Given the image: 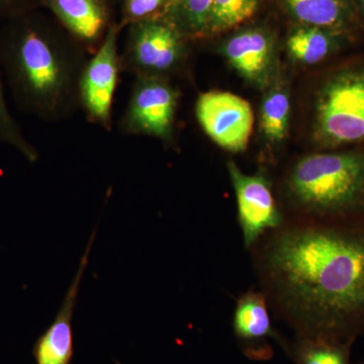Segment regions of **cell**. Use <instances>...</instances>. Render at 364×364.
Wrapping results in <instances>:
<instances>
[{
    "mask_svg": "<svg viewBox=\"0 0 364 364\" xmlns=\"http://www.w3.org/2000/svg\"><path fill=\"white\" fill-rule=\"evenodd\" d=\"M249 251L272 312L294 335L364 334V220H286Z\"/></svg>",
    "mask_w": 364,
    "mask_h": 364,
    "instance_id": "cell-1",
    "label": "cell"
},
{
    "mask_svg": "<svg viewBox=\"0 0 364 364\" xmlns=\"http://www.w3.org/2000/svg\"><path fill=\"white\" fill-rule=\"evenodd\" d=\"M90 58L52 16L30 11L2 21L0 64L16 107L46 123H62L80 109V81Z\"/></svg>",
    "mask_w": 364,
    "mask_h": 364,
    "instance_id": "cell-2",
    "label": "cell"
},
{
    "mask_svg": "<svg viewBox=\"0 0 364 364\" xmlns=\"http://www.w3.org/2000/svg\"><path fill=\"white\" fill-rule=\"evenodd\" d=\"M286 220H364V152L314 153L299 158L282 182Z\"/></svg>",
    "mask_w": 364,
    "mask_h": 364,
    "instance_id": "cell-3",
    "label": "cell"
},
{
    "mask_svg": "<svg viewBox=\"0 0 364 364\" xmlns=\"http://www.w3.org/2000/svg\"><path fill=\"white\" fill-rule=\"evenodd\" d=\"M315 141L324 148L363 142L364 71L337 74L318 93Z\"/></svg>",
    "mask_w": 364,
    "mask_h": 364,
    "instance_id": "cell-4",
    "label": "cell"
},
{
    "mask_svg": "<svg viewBox=\"0 0 364 364\" xmlns=\"http://www.w3.org/2000/svg\"><path fill=\"white\" fill-rule=\"evenodd\" d=\"M188 40L157 16L131 23L121 54L122 70L134 77L169 80L186 63Z\"/></svg>",
    "mask_w": 364,
    "mask_h": 364,
    "instance_id": "cell-5",
    "label": "cell"
},
{
    "mask_svg": "<svg viewBox=\"0 0 364 364\" xmlns=\"http://www.w3.org/2000/svg\"><path fill=\"white\" fill-rule=\"evenodd\" d=\"M178 98V91L167 79L135 77L130 100L119 119V133L171 143Z\"/></svg>",
    "mask_w": 364,
    "mask_h": 364,
    "instance_id": "cell-6",
    "label": "cell"
},
{
    "mask_svg": "<svg viewBox=\"0 0 364 364\" xmlns=\"http://www.w3.org/2000/svg\"><path fill=\"white\" fill-rule=\"evenodd\" d=\"M122 26L114 21L104 42L86 62L80 81V109L86 119L105 131L112 129V107L122 70L119 35Z\"/></svg>",
    "mask_w": 364,
    "mask_h": 364,
    "instance_id": "cell-7",
    "label": "cell"
},
{
    "mask_svg": "<svg viewBox=\"0 0 364 364\" xmlns=\"http://www.w3.org/2000/svg\"><path fill=\"white\" fill-rule=\"evenodd\" d=\"M236 196L237 213L246 250L286 222L273 196L272 183L263 172L246 174L233 161L227 164Z\"/></svg>",
    "mask_w": 364,
    "mask_h": 364,
    "instance_id": "cell-8",
    "label": "cell"
},
{
    "mask_svg": "<svg viewBox=\"0 0 364 364\" xmlns=\"http://www.w3.org/2000/svg\"><path fill=\"white\" fill-rule=\"evenodd\" d=\"M196 116L205 133L219 147L240 153L248 147L254 117L247 100L225 91H208L198 97Z\"/></svg>",
    "mask_w": 364,
    "mask_h": 364,
    "instance_id": "cell-9",
    "label": "cell"
},
{
    "mask_svg": "<svg viewBox=\"0 0 364 364\" xmlns=\"http://www.w3.org/2000/svg\"><path fill=\"white\" fill-rule=\"evenodd\" d=\"M272 309L261 289H251L237 299L233 332L244 355L254 361L270 360L274 355L272 341L282 346L286 337L272 324Z\"/></svg>",
    "mask_w": 364,
    "mask_h": 364,
    "instance_id": "cell-10",
    "label": "cell"
},
{
    "mask_svg": "<svg viewBox=\"0 0 364 364\" xmlns=\"http://www.w3.org/2000/svg\"><path fill=\"white\" fill-rule=\"evenodd\" d=\"M70 33L88 55L104 42L112 21L109 0H43V6Z\"/></svg>",
    "mask_w": 364,
    "mask_h": 364,
    "instance_id": "cell-11",
    "label": "cell"
},
{
    "mask_svg": "<svg viewBox=\"0 0 364 364\" xmlns=\"http://www.w3.org/2000/svg\"><path fill=\"white\" fill-rule=\"evenodd\" d=\"M222 52L239 74L258 87L270 85L275 70L272 38L259 28L235 33L222 46Z\"/></svg>",
    "mask_w": 364,
    "mask_h": 364,
    "instance_id": "cell-12",
    "label": "cell"
},
{
    "mask_svg": "<svg viewBox=\"0 0 364 364\" xmlns=\"http://www.w3.org/2000/svg\"><path fill=\"white\" fill-rule=\"evenodd\" d=\"M95 235V233L91 235L87 247L81 258L78 272L67 291L65 299L56 318L35 345L33 355L37 364H69L73 358L72 320H73L74 310L77 301L79 287L87 265L88 256H90Z\"/></svg>",
    "mask_w": 364,
    "mask_h": 364,
    "instance_id": "cell-13",
    "label": "cell"
},
{
    "mask_svg": "<svg viewBox=\"0 0 364 364\" xmlns=\"http://www.w3.org/2000/svg\"><path fill=\"white\" fill-rule=\"evenodd\" d=\"M355 342L299 336L287 338L280 348L294 364H351V352Z\"/></svg>",
    "mask_w": 364,
    "mask_h": 364,
    "instance_id": "cell-14",
    "label": "cell"
},
{
    "mask_svg": "<svg viewBox=\"0 0 364 364\" xmlns=\"http://www.w3.org/2000/svg\"><path fill=\"white\" fill-rule=\"evenodd\" d=\"M213 0H168L157 16L167 21L186 39L207 36Z\"/></svg>",
    "mask_w": 364,
    "mask_h": 364,
    "instance_id": "cell-15",
    "label": "cell"
},
{
    "mask_svg": "<svg viewBox=\"0 0 364 364\" xmlns=\"http://www.w3.org/2000/svg\"><path fill=\"white\" fill-rule=\"evenodd\" d=\"M291 116L289 90L282 83L270 86L261 105V131L270 145L286 140Z\"/></svg>",
    "mask_w": 364,
    "mask_h": 364,
    "instance_id": "cell-16",
    "label": "cell"
},
{
    "mask_svg": "<svg viewBox=\"0 0 364 364\" xmlns=\"http://www.w3.org/2000/svg\"><path fill=\"white\" fill-rule=\"evenodd\" d=\"M291 16L305 26L332 28L342 23L345 0H282Z\"/></svg>",
    "mask_w": 364,
    "mask_h": 364,
    "instance_id": "cell-17",
    "label": "cell"
},
{
    "mask_svg": "<svg viewBox=\"0 0 364 364\" xmlns=\"http://www.w3.org/2000/svg\"><path fill=\"white\" fill-rule=\"evenodd\" d=\"M287 49L289 56L299 63L315 65L329 55L332 41L323 28L304 26L289 36Z\"/></svg>",
    "mask_w": 364,
    "mask_h": 364,
    "instance_id": "cell-18",
    "label": "cell"
},
{
    "mask_svg": "<svg viewBox=\"0 0 364 364\" xmlns=\"http://www.w3.org/2000/svg\"><path fill=\"white\" fill-rule=\"evenodd\" d=\"M6 80L0 64V143L11 146L18 151L28 162L39 160L40 153L28 139L23 127L14 117L6 100Z\"/></svg>",
    "mask_w": 364,
    "mask_h": 364,
    "instance_id": "cell-19",
    "label": "cell"
},
{
    "mask_svg": "<svg viewBox=\"0 0 364 364\" xmlns=\"http://www.w3.org/2000/svg\"><path fill=\"white\" fill-rule=\"evenodd\" d=\"M261 0H213L207 36L226 32L252 18Z\"/></svg>",
    "mask_w": 364,
    "mask_h": 364,
    "instance_id": "cell-20",
    "label": "cell"
},
{
    "mask_svg": "<svg viewBox=\"0 0 364 364\" xmlns=\"http://www.w3.org/2000/svg\"><path fill=\"white\" fill-rule=\"evenodd\" d=\"M168 0H124L119 26H130L136 21L156 16Z\"/></svg>",
    "mask_w": 364,
    "mask_h": 364,
    "instance_id": "cell-21",
    "label": "cell"
},
{
    "mask_svg": "<svg viewBox=\"0 0 364 364\" xmlns=\"http://www.w3.org/2000/svg\"><path fill=\"white\" fill-rule=\"evenodd\" d=\"M43 0H0V21L42 9Z\"/></svg>",
    "mask_w": 364,
    "mask_h": 364,
    "instance_id": "cell-22",
    "label": "cell"
},
{
    "mask_svg": "<svg viewBox=\"0 0 364 364\" xmlns=\"http://www.w3.org/2000/svg\"><path fill=\"white\" fill-rule=\"evenodd\" d=\"M109 2H111V4H112V2H117V1H122L123 2L124 0H109Z\"/></svg>",
    "mask_w": 364,
    "mask_h": 364,
    "instance_id": "cell-23",
    "label": "cell"
},
{
    "mask_svg": "<svg viewBox=\"0 0 364 364\" xmlns=\"http://www.w3.org/2000/svg\"><path fill=\"white\" fill-rule=\"evenodd\" d=\"M356 364H364V358L361 359V360L359 361V363H356Z\"/></svg>",
    "mask_w": 364,
    "mask_h": 364,
    "instance_id": "cell-24",
    "label": "cell"
},
{
    "mask_svg": "<svg viewBox=\"0 0 364 364\" xmlns=\"http://www.w3.org/2000/svg\"><path fill=\"white\" fill-rule=\"evenodd\" d=\"M360 2H361V6H363V9H364V0H360Z\"/></svg>",
    "mask_w": 364,
    "mask_h": 364,
    "instance_id": "cell-25",
    "label": "cell"
}]
</instances>
